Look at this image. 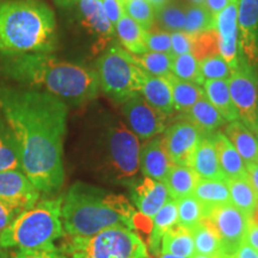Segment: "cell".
Instances as JSON below:
<instances>
[{
    "label": "cell",
    "instance_id": "6da1fadb",
    "mask_svg": "<svg viewBox=\"0 0 258 258\" xmlns=\"http://www.w3.org/2000/svg\"><path fill=\"white\" fill-rule=\"evenodd\" d=\"M0 112L17 143L21 170L41 195L59 191L69 106L40 90L0 85Z\"/></svg>",
    "mask_w": 258,
    "mask_h": 258
},
{
    "label": "cell",
    "instance_id": "7a4b0ae2",
    "mask_svg": "<svg viewBox=\"0 0 258 258\" xmlns=\"http://www.w3.org/2000/svg\"><path fill=\"white\" fill-rule=\"evenodd\" d=\"M6 78L29 89L48 92L67 106L88 104L99 91L95 70L59 60L49 53H32L6 57L0 64Z\"/></svg>",
    "mask_w": 258,
    "mask_h": 258
},
{
    "label": "cell",
    "instance_id": "3957f363",
    "mask_svg": "<svg viewBox=\"0 0 258 258\" xmlns=\"http://www.w3.org/2000/svg\"><path fill=\"white\" fill-rule=\"evenodd\" d=\"M134 208L122 195L77 182L62 195L61 220L69 237H88L114 226L133 230Z\"/></svg>",
    "mask_w": 258,
    "mask_h": 258
},
{
    "label": "cell",
    "instance_id": "277c9868",
    "mask_svg": "<svg viewBox=\"0 0 258 258\" xmlns=\"http://www.w3.org/2000/svg\"><path fill=\"white\" fill-rule=\"evenodd\" d=\"M57 42L54 11L40 0H0V55L50 53Z\"/></svg>",
    "mask_w": 258,
    "mask_h": 258
},
{
    "label": "cell",
    "instance_id": "5b68a950",
    "mask_svg": "<svg viewBox=\"0 0 258 258\" xmlns=\"http://www.w3.org/2000/svg\"><path fill=\"white\" fill-rule=\"evenodd\" d=\"M85 161L99 179L112 184H129L140 169V143L120 118L105 117L90 132Z\"/></svg>",
    "mask_w": 258,
    "mask_h": 258
},
{
    "label": "cell",
    "instance_id": "8992f818",
    "mask_svg": "<svg viewBox=\"0 0 258 258\" xmlns=\"http://www.w3.org/2000/svg\"><path fill=\"white\" fill-rule=\"evenodd\" d=\"M61 205L62 195L42 200L19 213L0 233V246L8 250H57L55 241L64 235Z\"/></svg>",
    "mask_w": 258,
    "mask_h": 258
},
{
    "label": "cell",
    "instance_id": "52a82bcc",
    "mask_svg": "<svg viewBox=\"0 0 258 258\" xmlns=\"http://www.w3.org/2000/svg\"><path fill=\"white\" fill-rule=\"evenodd\" d=\"M61 252L69 258H146V245L131 228L114 226L88 237H70Z\"/></svg>",
    "mask_w": 258,
    "mask_h": 258
},
{
    "label": "cell",
    "instance_id": "ba28073f",
    "mask_svg": "<svg viewBox=\"0 0 258 258\" xmlns=\"http://www.w3.org/2000/svg\"><path fill=\"white\" fill-rule=\"evenodd\" d=\"M99 89L117 104L140 93L146 72L134 63L131 54L114 44L103 51L96 62Z\"/></svg>",
    "mask_w": 258,
    "mask_h": 258
},
{
    "label": "cell",
    "instance_id": "9c48e42d",
    "mask_svg": "<svg viewBox=\"0 0 258 258\" xmlns=\"http://www.w3.org/2000/svg\"><path fill=\"white\" fill-rule=\"evenodd\" d=\"M227 84L239 120L256 135L258 133V74L256 69L239 59V66L232 73Z\"/></svg>",
    "mask_w": 258,
    "mask_h": 258
},
{
    "label": "cell",
    "instance_id": "30bf717a",
    "mask_svg": "<svg viewBox=\"0 0 258 258\" xmlns=\"http://www.w3.org/2000/svg\"><path fill=\"white\" fill-rule=\"evenodd\" d=\"M56 4L66 9H74L82 27L93 37L92 50L95 54L104 51L109 47L115 30L106 18L102 0H55Z\"/></svg>",
    "mask_w": 258,
    "mask_h": 258
},
{
    "label": "cell",
    "instance_id": "8fae6325",
    "mask_svg": "<svg viewBox=\"0 0 258 258\" xmlns=\"http://www.w3.org/2000/svg\"><path fill=\"white\" fill-rule=\"evenodd\" d=\"M205 218L214 226L220 238L221 253L233 256L245 240L250 218L232 203L212 208Z\"/></svg>",
    "mask_w": 258,
    "mask_h": 258
},
{
    "label": "cell",
    "instance_id": "7c38bea8",
    "mask_svg": "<svg viewBox=\"0 0 258 258\" xmlns=\"http://www.w3.org/2000/svg\"><path fill=\"white\" fill-rule=\"evenodd\" d=\"M127 127L140 140H150L166 129V115L157 110L141 95H135L122 103Z\"/></svg>",
    "mask_w": 258,
    "mask_h": 258
},
{
    "label": "cell",
    "instance_id": "4fadbf2b",
    "mask_svg": "<svg viewBox=\"0 0 258 258\" xmlns=\"http://www.w3.org/2000/svg\"><path fill=\"white\" fill-rule=\"evenodd\" d=\"M202 138L203 134L195 124L189 120H183L165 129L161 139L172 164L191 167L194 154Z\"/></svg>",
    "mask_w": 258,
    "mask_h": 258
},
{
    "label": "cell",
    "instance_id": "5bb4252c",
    "mask_svg": "<svg viewBox=\"0 0 258 258\" xmlns=\"http://www.w3.org/2000/svg\"><path fill=\"white\" fill-rule=\"evenodd\" d=\"M41 192L22 170L0 171V201L23 212L40 201Z\"/></svg>",
    "mask_w": 258,
    "mask_h": 258
},
{
    "label": "cell",
    "instance_id": "9a60e30c",
    "mask_svg": "<svg viewBox=\"0 0 258 258\" xmlns=\"http://www.w3.org/2000/svg\"><path fill=\"white\" fill-rule=\"evenodd\" d=\"M238 50L239 59L258 66V0H238Z\"/></svg>",
    "mask_w": 258,
    "mask_h": 258
},
{
    "label": "cell",
    "instance_id": "2e32d148",
    "mask_svg": "<svg viewBox=\"0 0 258 258\" xmlns=\"http://www.w3.org/2000/svg\"><path fill=\"white\" fill-rule=\"evenodd\" d=\"M215 29L219 34V54L224 57L232 72L239 66L238 50V0H232L215 16Z\"/></svg>",
    "mask_w": 258,
    "mask_h": 258
},
{
    "label": "cell",
    "instance_id": "e0dca14e",
    "mask_svg": "<svg viewBox=\"0 0 258 258\" xmlns=\"http://www.w3.org/2000/svg\"><path fill=\"white\" fill-rule=\"evenodd\" d=\"M132 198L139 212L150 219H153L158 211L171 199L163 182L148 177L135 183L132 190Z\"/></svg>",
    "mask_w": 258,
    "mask_h": 258
},
{
    "label": "cell",
    "instance_id": "ac0fdd59",
    "mask_svg": "<svg viewBox=\"0 0 258 258\" xmlns=\"http://www.w3.org/2000/svg\"><path fill=\"white\" fill-rule=\"evenodd\" d=\"M172 166L161 138L150 139L140 148V169L145 177L164 183Z\"/></svg>",
    "mask_w": 258,
    "mask_h": 258
},
{
    "label": "cell",
    "instance_id": "d6986e66",
    "mask_svg": "<svg viewBox=\"0 0 258 258\" xmlns=\"http://www.w3.org/2000/svg\"><path fill=\"white\" fill-rule=\"evenodd\" d=\"M213 144L218 153L219 164L226 178H237V177L247 176L246 164L243 158L237 152L233 145L228 140L227 137L221 132L211 135Z\"/></svg>",
    "mask_w": 258,
    "mask_h": 258
},
{
    "label": "cell",
    "instance_id": "ffe728a7",
    "mask_svg": "<svg viewBox=\"0 0 258 258\" xmlns=\"http://www.w3.org/2000/svg\"><path fill=\"white\" fill-rule=\"evenodd\" d=\"M191 169L199 179H224L218 153L211 137H203L194 154Z\"/></svg>",
    "mask_w": 258,
    "mask_h": 258
},
{
    "label": "cell",
    "instance_id": "44dd1931",
    "mask_svg": "<svg viewBox=\"0 0 258 258\" xmlns=\"http://www.w3.org/2000/svg\"><path fill=\"white\" fill-rule=\"evenodd\" d=\"M237 152L243 158L244 163H258L257 138L240 120L232 121L226 125L225 133Z\"/></svg>",
    "mask_w": 258,
    "mask_h": 258
},
{
    "label": "cell",
    "instance_id": "7402d4cb",
    "mask_svg": "<svg viewBox=\"0 0 258 258\" xmlns=\"http://www.w3.org/2000/svg\"><path fill=\"white\" fill-rule=\"evenodd\" d=\"M186 120H189L198 127L203 137H211L212 134L219 132L225 124L224 117L211 102L203 96L185 112Z\"/></svg>",
    "mask_w": 258,
    "mask_h": 258
},
{
    "label": "cell",
    "instance_id": "603a6c76",
    "mask_svg": "<svg viewBox=\"0 0 258 258\" xmlns=\"http://www.w3.org/2000/svg\"><path fill=\"white\" fill-rule=\"evenodd\" d=\"M140 92L143 93L144 98L153 108H156L157 110L163 112L166 116L171 115L175 110L171 86L166 78L151 76V74L146 73V78H145Z\"/></svg>",
    "mask_w": 258,
    "mask_h": 258
},
{
    "label": "cell",
    "instance_id": "cb8c5ba5",
    "mask_svg": "<svg viewBox=\"0 0 258 258\" xmlns=\"http://www.w3.org/2000/svg\"><path fill=\"white\" fill-rule=\"evenodd\" d=\"M192 195L199 200L205 209V215L212 208L231 203L227 178L224 179H199Z\"/></svg>",
    "mask_w": 258,
    "mask_h": 258
},
{
    "label": "cell",
    "instance_id": "d4e9b609",
    "mask_svg": "<svg viewBox=\"0 0 258 258\" xmlns=\"http://www.w3.org/2000/svg\"><path fill=\"white\" fill-rule=\"evenodd\" d=\"M205 96L212 103L225 121L239 120L238 111L232 102L227 80H205Z\"/></svg>",
    "mask_w": 258,
    "mask_h": 258
},
{
    "label": "cell",
    "instance_id": "484cf974",
    "mask_svg": "<svg viewBox=\"0 0 258 258\" xmlns=\"http://www.w3.org/2000/svg\"><path fill=\"white\" fill-rule=\"evenodd\" d=\"M116 32L120 40L122 48L133 54V55H141L146 53V30L141 28L134 19H132L127 14L122 16V18L116 24Z\"/></svg>",
    "mask_w": 258,
    "mask_h": 258
},
{
    "label": "cell",
    "instance_id": "4316f807",
    "mask_svg": "<svg viewBox=\"0 0 258 258\" xmlns=\"http://www.w3.org/2000/svg\"><path fill=\"white\" fill-rule=\"evenodd\" d=\"M198 182L199 177L191 167L173 164L164 184L166 185L171 199L179 200L191 195Z\"/></svg>",
    "mask_w": 258,
    "mask_h": 258
},
{
    "label": "cell",
    "instance_id": "83f0119b",
    "mask_svg": "<svg viewBox=\"0 0 258 258\" xmlns=\"http://www.w3.org/2000/svg\"><path fill=\"white\" fill-rule=\"evenodd\" d=\"M175 225H177V202L176 200L170 199L152 219V230L148 237V247L153 253L160 252L161 238Z\"/></svg>",
    "mask_w": 258,
    "mask_h": 258
},
{
    "label": "cell",
    "instance_id": "f1b7e54d",
    "mask_svg": "<svg viewBox=\"0 0 258 258\" xmlns=\"http://www.w3.org/2000/svg\"><path fill=\"white\" fill-rule=\"evenodd\" d=\"M227 185L232 205L243 212L245 215L252 218L258 206V198L247 176L228 178Z\"/></svg>",
    "mask_w": 258,
    "mask_h": 258
},
{
    "label": "cell",
    "instance_id": "f546056e",
    "mask_svg": "<svg viewBox=\"0 0 258 258\" xmlns=\"http://www.w3.org/2000/svg\"><path fill=\"white\" fill-rule=\"evenodd\" d=\"M160 252L184 258L191 256L195 252L191 231L179 225L171 227L161 238Z\"/></svg>",
    "mask_w": 258,
    "mask_h": 258
},
{
    "label": "cell",
    "instance_id": "4dcf8cb0",
    "mask_svg": "<svg viewBox=\"0 0 258 258\" xmlns=\"http://www.w3.org/2000/svg\"><path fill=\"white\" fill-rule=\"evenodd\" d=\"M171 86L175 110L185 114L191 106L205 96L201 86L176 78L172 73L165 77Z\"/></svg>",
    "mask_w": 258,
    "mask_h": 258
},
{
    "label": "cell",
    "instance_id": "1f68e13d",
    "mask_svg": "<svg viewBox=\"0 0 258 258\" xmlns=\"http://www.w3.org/2000/svg\"><path fill=\"white\" fill-rule=\"evenodd\" d=\"M195 252L205 256L215 258L221 254L220 238L215 231L214 226L207 218H203L202 221L191 230Z\"/></svg>",
    "mask_w": 258,
    "mask_h": 258
},
{
    "label": "cell",
    "instance_id": "d6a6232c",
    "mask_svg": "<svg viewBox=\"0 0 258 258\" xmlns=\"http://www.w3.org/2000/svg\"><path fill=\"white\" fill-rule=\"evenodd\" d=\"M5 170H21V159L11 128L0 112V171Z\"/></svg>",
    "mask_w": 258,
    "mask_h": 258
},
{
    "label": "cell",
    "instance_id": "836d02e7",
    "mask_svg": "<svg viewBox=\"0 0 258 258\" xmlns=\"http://www.w3.org/2000/svg\"><path fill=\"white\" fill-rule=\"evenodd\" d=\"M131 57L137 66L140 67L144 72L151 74V76L165 78V77L171 74V64H172V55L171 54L146 51L141 55L131 54Z\"/></svg>",
    "mask_w": 258,
    "mask_h": 258
},
{
    "label": "cell",
    "instance_id": "e575fe53",
    "mask_svg": "<svg viewBox=\"0 0 258 258\" xmlns=\"http://www.w3.org/2000/svg\"><path fill=\"white\" fill-rule=\"evenodd\" d=\"M177 202V225L188 230H194L205 218V209L195 196L189 195L176 200Z\"/></svg>",
    "mask_w": 258,
    "mask_h": 258
},
{
    "label": "cell",
    "instance_id": "d590c367",
    "mask_svg": "<svg viewBox=\"0 0 258 258\" xmlns=\"http://www.w3.org/2000/svg\"><path fill=\"white\" fill-rule=\"evenodd\" d=\"M171 73L180 80L189 82L196 85H203V79L200 63L192 54H182V55L173 56L172 64H171Z\"/></svg>",
    "mask_w": 258,
    "mask_h": 258
},
{
    "label": "cell",
    "instance_id": "8d00e7d4",
    "mask_svg": "<svg viewBox=\"0 0 258 258\" xmlns=\"http://www.w3.org/2000/svg\"><path fill=\"white\" fill-rule=\"evenodd\" d=\"M215 29V17L203 5H191L185 11V23L183 31L189 34Z\"/></svg>",
    "mask_w": 258,
    "mask_h": 258
},
{
    "label": "cell",
    "instance_id": "74e56055",
    "mask_svg": "<svg viewBox=\"0 0 258 258\" xmlns=\"http://www.w3.org/2000/svg\"><path fill=\"white\" fill-rule=\"evenodd\" d=\"M191 54L199 62L206 57L219 54V34L217 29L191 34Z\"/></svg>",
    "mask_w": 258,
    "mask_h": 258
},
{
    "label": "cell",
    "instance_id": "f35d334b",
    "mask_svg": "<svg viewBox=\"0 0 258 258\" xmlns=\"http://www.w3.org/2000/svg\"><path fill=\"white\" fill-rule=\"evenodd\" d=\"M123 8L127 16L146 31L151 30L156 24V11L147 0H125Z\"/></svg>",
    "mask_w": 258,
    "mask_h": 258
},
{
    "label": "cell",
    "instance_id": "ab89813d",
    "mask_svg": "<svg viewBox=\"0 0 258 258\" xmlns=\"http://www.w3.org/2000/svg\"><path fill=\"white\" fill-rule=\"evenodd\" d=\"M156 21H158L163 30L171 32L183 31L185 23V11L180 5L169 3L156 11Z\"/></svg>",
    "mask_w": 258,
    "mask_h": 258
},
{
    "label": "cell",
    "instance_id": "60d3db41",
    "mask_svg": "<svg viewBox=\"0 0 258 258\" xmlns=\"http://www.w3.org/2000/svg\"><path fill=\"white\" fill-rule=\"evenodd\" d=\"M199 63L205 80H228L233 73L220 54L206 57Z\"/></svg>",
    "mask_w": 258,
    "mask_h": 258
},
{
    "label": "cell",
    "instance_id": "b9f144b4",
    "mask_svg": "<svg viewBox=\"0 0 258 258\" xmlns=\"http://www.w3.org/2000/svg\"><path fill=\"white\" fill-rule=\"evenodd\" d=\"M146 47L148 51L171 54V34L160 28H152L146 32Z\"/></svg>",
    "mask_w": 258,
    "mask_h": 258
},
{
    "label": "cell",
    "instance_id": "7bdbcfd3",
    "mask_svg": "<svg viewBox=\"0 0 258 258\" xmlns=\"http://www.w3.org/2000/svg\"><path fill=\"white\" fill-rule=\"evenodd\" d=\"M191 34L185 31L171 32V55L178 56L182 54H191Z\"/></svg>",
    "mask_w": 258,
    "mask_h": 258
},
{
    "label": "cell",
    "instance_id": "ee69618b",
    "mask_svg": "<svg viewBox=\"0 0 258 258\" xmlns=\"http://www.w3.org/2000/svg\"><path fill=\"white\" fill-rule=\"evenodd\" d=\"M103 9H104L106 18L112 24V27H116L118 21L122 18V16L125 14L123 4L120 0H102Z\"/></svg>",
    "mask_w": 258,
    "mask_h": 258
},
{
    "label": "cell",
    "instance_id": "f6af8a7d",
    "mask_svg": "<svg viewBox=\"0 0 258 258\" xmlns=\"http://www.w3.org/2000/svg\"><path fill=\"white\" fill-rule=\"evenodd\" d=\"M10 258H69L60 250L53 251H28L17 250L10 254Z\"/></svg>",
    "mask_w": 258,
    "mask_h": 258
},
{
    "label": "cell",
    "instance_id": "bcb514c9",
    "mask_svg": "<svg viewBox=\"0 0 258 258\" xmlns=\"http://www.w3.org/2000/svg\"><path fill=\"white\" fill-rule=\"evenodd\" d=\"M17 209L10 207L6 203L0 201V233L14 221V219L19 214Z\"/></svg>",
    "mask_w": 258,
    "mask_h": 258
},
{
    "label": "cell",
    "instance_id": "7dc6e473",
    "mask_svg": "<svg viewBox=\"0 0 258 258\" xmlns=\"http://www.w3.org/2000/svg\"><path fill=\"white\" fill-rule=\"evenodd\" d=\"M245 241L250 244L254 250L258 251V222L254 221L252 218L249 219Z\"/></svg>",
    "mask_w": 258,
    "mask_h": 258
},
{
    "label": "cell",
    "instance_id": "c3c4849f",
    "mask_svg": "<svg viewBox=\"0 0 258 258\" xmlns=\"http://www.w3.org/2000/svg\"><path fill=\"white\" fill-rule=\"evenodd\" d=\"M233 258H258V251L244 240L238 247V250L235 251Z\"/></svg>",
    "mask_w": 258,
    "mask_h": 258
},
{
    "label": "cell",
    "instance_id": "681fc988",
    "mask_svg": "<svg viewBox=\"0 0 258 258\" xmlns=\"http://www.w3.org/2000/svg\"><path fill=\"white\" fill-rule=\"evenodd\" d=\"M231 2L232 0H206L205 8L215 17V16H217L219 12H221Z\"/></svg>",
    "mask_w": 258,
    "mask_h": 258
},
{
    "label": "cell",
    "instance_id": "f907efd6",
    "mask_svg": "<svg viewBox=\"0 0 258 258\" xmlns=\"http://www.w3.org/2000/svg\"><path fill=\"white\" fill-rule=\"evenodd\" d=\"M246 173H247V178H249L251 185H252L254 192H256L258 198V163L247 164Z\"/></svg>",
    "mask_w": 258,
    "mask_h": 258
},
{
    "label": "cell",
    "instance_id": "816d5d0a",
    "mask_svg": "<svg viewBox=\"0 0 258 258\" xmlns=\"http://www.w3.org/2000/svg\"><path fill=\"white\" fill-rule=\"evenodd\" d=\"M148 3H150L151 5H152V8L154 9V11H158V10L163 8V6H165L166 4H169L170 0H147Z\"/></svg>",
    "mask_w": 258,
    "mask_h": 258
},
{
    "label": "cell",
    "instance_id": "f5cc1de1",
    "mask_svg": "<svg viewBox=\"0 0 258 258\" xmlns=\"http://www.w3.org/2000/svg\"><path fill=\"white\" fill-rule=\"evenodd\" d=\"M10 251L8 249H4V247L0 246V258H10Z\"/></svg>",
    "mask_w": 258,
    "mask_h": 258
},
{
    "label": "cell",
    "instance_id": "db71d44e",
    "mask_svg": "<svg viewBox=\"0 0 258 258\" xmlns=\"http://www.w3.org/2000/svg\"><path fill=\"white\" fill-rule=\"evenodd\" d=\"M159 258H184V257H179V256H175V254L171 253H165V252H160Z\"/></svg>",
    "mask_w": 258,
    "mask_h": 258
},
{
    "label": "cell",
    "instance_id": "11a10c76",
    "mask_svg": "<svg viewBox=\"0 0 258 258\" xmlns=\"http://www.w3.org/2000/svg\"><path fill=\"white\" fill-rule=\"evenodd\" d=\"M188 258H212V257H208V256H205V254H200V253L194 252L191 256L188 257Z\"/></svg>",
    "mask_w": 258,
    "mask_h": 258
},
{
    "label": "cell",
    "instance_id": "9f6ffc18",
    "mask_svg": "<svg viewBox=\"0 0 258 258\" xmlns=\"http://www.w3.org/2000/svg\"><path fill=\"white\" fill-rule=\"evenodd\" d=\"M192 5H203L205 6V2L206 0H190Z\"/></svg>",
    "mask_w": 258,
    "mask_h": 258
},
{
    "label": "cell",
    "instance_id": "6f0895ef",
    "mask_svg": "<svg viewBox=\"0 0 258 258\" xmlns=\"http://www.w3.org/2000/svg\"><path fill=\"white\" fill-rule=\"evenodd\" d=\"M252 219L256 222H258V206H257V208H256V211H254V213H253V215H252Z\"/></svg>",
    "mask_w": 258,
    "mask_h": 258
},
{
    "label": "cell",
    "instance_id": "680465c9",
    "mask_svg": "<svg viewBox=\"0 0 258 258\" xmlns=\"http://www.w3.org/2000/svg\"><path fill=\"white\" fill-rule=\"evenodd\" d=\"M215 258H233V256H227V254H220V256L215 257Z\"/></svg>",
    "mask_w": 258,
    "mask_h": 258
},
{
    "label": "cell",
    "instance_id": "91938a15",
    "mask_svg": "<svg viewBox=\"0 0 258 258\" xmlns=\"http://www.w3.org/2000/svg\"><path fill=\"white\" fill-rule=\"evenodd\" d=\"M146 258H157V257H153V256H147Z\"/></svg>",
    "mask_w": 258,
    "mask_h": 258
},
{
    "label": "cell",
    "instance_id": "94428289",
    "mask_svg": "<svg viewBox=\"0 0 258 258\" xmlns=\"http://www.w3.org/2000/svg\"><path fill=\"white\" fill-rule=\"evenodd\" d=\"M256 138H257V143H258V133L256 134Z\"/></svg>",
    "mask_w": 258,
    "mask_h": 258
},
{
    "label": "cell",
    "instance_id": "6125c7cd",
    "mask_svg": "<svg viewBox=\"0 0 258 258\" xmlns=\"http://www.w3.org/2000/svg\"><path fill=\"white\" fill-rule=\"evenodd\" d=\"M120 2L122 3V4H123V0H120Z\"/></svg>",
    "mask_w": 258,
    "mask_h": 258
},
{
    "label": "cell",
    "instance_id": "be15d7a7",
    "mask_svg": "<svg viewBox=\"0 0 258 258\" xmlns=\"http://www.w3.org/2000/svg\"><path fill=\"white\" fill-rule=\"evenodd\" d=\"M124 2H125V0H123V3H124Z\"/></svg>",
    "mask_w": 258,
    "mask_h": 258
}]
</instances>
